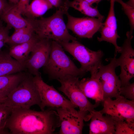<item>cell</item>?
Returning <instances> with one entry per match:
<instances>
[{
  "mask_svg": "<svg viewBox=\"0 0 134 134\" xmlns=\"http://www.w3.org/2000/svg\"><path fill=\"white\" fill-rule=\"evenodd\" d=\"M12 110L3 103H0V134H10L6 125Z\"/></svg>",
  "mask_w": 134,
  "mask_h": 134,
  "instance_id": "obj_25",
  "label": "cell"
},
{
  "mask_svg": "<svg viewBox=\"0 0 134 134\" xmlns=\"http://www.w3.org/2000/svg\"><path fill=\"white\" fill-rule=\"evenodd\" d=\"M59 116L60 134H82L84 120L87 115V112L79 110L78 114L74 115L66 109L58 107L53 108Z\"/></svg>",
  "mask_w": 134,
  "mask_h": 134,
  "instance_id": "obj_13",
  "label": "cell"
},
{
  "mask_svg": "<svg viewBox=\"0 0 134 134\" xmlns=\"http://www.w3.org/2000/svg\"><path fill=\"white\" fill-rule=\"evenodd\" d=\"M133 33L128 32L126 38L121 47V56L116 58L119 66L121 67L119 77L121 82V87L126 86L130 82L134 76V50L131 45L133 37Z\"/></svg>",
  "mask_w": 134,
  "mask_h": 134,
  "instance_id": "obj_10",
  "label": "cell"
},
{
  "mask_svg": "<svg viewBox=\"0 0 134 134\" xmlns=\"http://www.w3.org/2000/svg\"><path fill=\"white\" fill-rule=\"evenodd\" d=\"M53 7L48 0H33L24 15L28 18H35L43 15Z\"/></svg>",
  "mask_w": 134,
  "mask_h": 134,
  "instance_id": "obj_21",
  "label": "cell"
},
{
  "mask_svg": "<svg viewBox=\"0 0 134 134\" xmlns=\"http://www.w3.org/2000/svg\"><path fill=\"white\" fill-rule=\"evenodd\" d=\"M10 2L13 3L14 4H16L17 3L19 0H9Z\"/></svg>",
  "mask_w": 134,
  "mask_h": 134,
  "instance_id": "obj_36",
  "label": "cell"
},
{
  "mask_svg": "<svg viewBox=\"0 0 134 134\" xmlns=\"http://www.w3.org/2000/svg\"><path fill=\"white\" fill-rule=\"evenodd\" d=\"M45 67L50 77L57 80L68 76L79 77L86 73L76 66L61 45L53 40L49 59Z\"/></svg>",
  "mask_w": 134,
  "mask_h": 134,
  "instance_id": "obj_3",
  "label": "cell"
},
{
  "mask_svg": "<svg viewBox=\"0 0 134 134\" xmlns=\"http://www.w3.org/2000/svg\"><path fill=\"white\" fill-rule=\"evenodd\" d=\"M29 0H19L17 4V9L21 14L24 15L29 4Z\"/></svg>",
  "mask_w": 134,
  "mask_h": 134,
  "instance_id": "obj_29",
  "label": "cell"
},
{
  "mask_svg": "<svg viewBox=\"0 0 134 134\" xmlns=\"http://www.w3.org/2000/svg\"><path fill=\"white\" fill-rule=\"evenodd\" d=\"M110 6L109 12L105 21L103 23V25L117 30V21L114 10V4L115 0H110Z\"/></svg>",
  "mask_w": 134,
  "mask_h": 134,
  "instance_id": "obj_26",
  "label": "cell"
},
{
  "mask_svg": "<svg viewBox=\"0 0 134 134\" xmlns=\"http://www.w3.org/2000/svg\"><path fill=\"white\" fill-rule=\"evenodd\" d=\"M10 5L7 3L6 0H0V16Z\"/></svg>",
  "mask_w": 134,
  "mask_h": 134,
  "instance_id": "obj_31",
  "label": "cell"
},
{
  "mask_svg": "<svg viewBox=\"0 0 134 134\" xmlns=\"http://www.w3.org/2000/svg\"><path fill=\"white\" fill-rule=\"evenodd\" d=\"M24 65L9 53H0V76L13 74L23 70Z\"/></svg>",
  "mask_w": 134,
  "mask_h": 134,
  "instance_id": "obj_18",
  "label": "cell"
},
{
  "mask_svg": "<svg viewBox=\"0 0 134 134\" xmlns=\"http://www.w3.org/2000/svg\"><path fill=\"white\" fill-rule=\"evenodd\" d=\"M67 4L69 7H72L90 17L104 19V16L99 12L97 7L92 6L85 0H74L71 1L68 0Z\"/></svg>",
  "mask_w": 134,
  "mask_h": 134,
  "instance_id": "obj_22",
  "label": "cell"
},
{
  "mask_svg": "<svg viewBox=\"0 0 134 134\" xmlns=\"http://www.w3.org/2000/svg\"><path fill=\"white\" fill-rule=\"evenodd\" d=\"M116 56L110 59L107 65L101 64L95 73L102 87L104 100L108 98H116L120 95L121 82L115 72L116 68L119 66Z\"/></svg>",
  "mask_w": 134,
  "mask_h": 134,
  "instance_id": "obj_7",
  "label": "cell"
},
{
  "mask_svg": "<svg viewBox=\"0 0 134 134\" xmlns=\"http://www.w3.org/2000/svg\"><path fill=\"white\" fill-rule=\"evenodd\" d=\"M126 3L129 6L134 7V0H129Z\"/></svg>",
  "mask_w": 134,
  "mask_h": 134,
  "instance_id": "obj_34",
  "label": "cell"
},
{
  "mask_svg": "<svg viewBox=\"0 0 134 134\" xmlns=\"http://www.w3.org/2000/svg\"><path fill=\"white\" fill-rule=\"evenodd\" d=\"M10 28L8 26L0 29V41L6 40L9 36V30Z\"/></svg>",
  "mask_w": 134,
  "mask_h": 134,
  "instance_id": "obj_30",
  "label": "cell"
},
{
  "mask_svg": "<svg viewBox=\"0 0 134 134\" xmlns=\"http://www.w3.org/2000/svg\"><path fill=\"white\" fill-rule=\"evenodd\" d=\"M97 70L90 72V78L79 80V84L81 90L87 98L94 100L95 103L99 104L103 102L104 99L102 87L96 76Z\"/></svg>",
  "mask_w": 134,
  "mask_h": 134,
  "instance_id": "obj_15",
  "label": "cell"
},
{
  "mask_svg": "<svg viewBox=\"0 0 134 134\" xmlns=\"http://www.w3.org/2000/svg\"><path fill=\"white\" fill-rule=\"evenodd\" d=\"M112 117L114 123L115 134H134V125L129 123L124 120Z\"/></svg>",
  "mask_w": 134,
  "mask_h": 134,
  "instance_id": "obj_24",
  "label": "cell"
},
{
  "mask_svg": "<svg viewBox=\"0 0 134 134\" xmlns=\"http://www.w3.org/2000/svg\"><path fill=\"white\" fill-rule=\"evenodd\" d=\"M39 39L35 34L28 41L11 46L9 53L13 58L24 65Z\"/></svg>",
  "mask_w": 134,
  "mask_h": 134,
  "instance_id": "obj_16",
  "label": "cell"
},
{
  "mask_svg": "<svg viewBox=\"0 0 134 134\" xmlns=\"http://www.w3.org/2000/svg\"><path fill=\"white\" fill-rule=\"evenodd\" d=\"M120 95L130 100H134V83H131L121 87Z\"/></svg>",
  "mask_w": 134,
  "mask_h": 134,
  "instance_id": "obj_28",
  "label": "cell"
},
{
  "mask_svg": "<svg viewBox=\"0 0 134 134\" xmlns=\"http://www.w3.org/2000/svg\"><path fill=\"white\" fill-rule=\"evenodd\" d=\"M3 27L2 23L1 21H0V29Z\"/></svg>",
  "mask_w": 134,
  "mask_h": 134,
  "instance_id": "obj_38",
  "label": "cell"
},
{
  "mask_svg": "<svg viewBox=\"0 0 134 134\" xmlns=\"http://www.w3.org/2000/svg\"><path fill=\"white\" fill-rule=\"evenodd\" d=\"M35 34L33 27L29 24L25 27L15 30L13 34L6 40V43L11 46L22 43L29 40Z\"/></svg>",
  "mask_w": 134,
  "mask_h": 134,
  "instance_id": "obj_20",
  "label": "cell"
},
{
  "mask_svg": "<svg viewBox=\"0 0 134 134\" xmlns=\"http://www.w3.org/2000/svg\"><path fill=\"white\" fill-rule=\"evenodd\" d=\"M52 40L39 38L34 47L24 66L35 76L40 75L39 69L48 61Z\"/></svg>",
  "mask_w": 134,
  "mask_h": 134,
  "instance_id": "obj_12",
  "label": "cell"
},
{
  "mask_svg": "<svg viewBox=\"0 0 134 134\" xmlns=\"http://www.w3.org/2000/svg\"><path fill=\"white\" fill-rule=\"evenodd\" d=\"M17 4L10 5L0 16L7 26L10 28H13L15 30L25 27L30 24L27 20L23 18L18 11Z\"/></svg>",
  "mask_w": 134,
  "mask_h": 134,
  "instance_id": "obj_17",
  "label": "cell"
},
{
  "mask_svg": "<svg viewBox=\"0 0 134 134\" xmlns=\"http://www.w3.org/2000/svg\"><path fill=\"white\" fill-rule=\"evenodd\" d=\"M53 6L58 8L63 6L67 0H48Z\"/></svg>",
  "mask_w": 134,
  "mask_h": 134,
  "instance_id": "obj_32",
  "label": "cell"
},
{
  "mask_svg": "<svg viewBox=\"0 0 134 134\" xmlns=\"http://www.w3.org/2000/svg\"><path fill=\"white\" fill-rule=\"evenodd\" d=\"M25 77L21 74L0 76V96H7Z\"/></svg>",
  "mask_w": 134,
  "mask_h": 134,
  "instance_id": "obj_19",
  "label": "cell"
},
{
  "mask_svg": "<svg viewBox=\"0 0 134 134\" xmlns=\"http://www.w3.org/2000/svg\"><path fill=\"white\" fill-rule=\"evenodd\" d=\"M60 44L79 62L81 65L80 68L85 73L97 70L102 63L103 53L101 50H92L77 39Z\"/></svg>",
  "mask_w": 134,
  "mask_h": 134,
  "instance_id": "obj_6",
  "label": "cell"
},
{
  "mask_svg": "<svg viewBox=\"0 0 134 134\" xmlns=\"http://www.w3.org/2000/svg\"><path fill=\"white\" fill-rule=\"evenodd\" d=\"M5 43V40L0 41V50Z\"/></svg>",
  "mask_w": 134,
  "mask_h": 134,
  "instance_id": "obj_35",
  "label": "cell"
},
{
  "mask_svg": "<svg viewBox=\"0 0 134 134\" xmlns=\"http://www.w3.org/2000/svg\"><path fill=\"white\" fill-rule=\"evenodd\" d=\"M79 78L68 76L58 80L61 84L58 88L74 105L78 107L79 110L89 112L88 115L93 113L96 110L95 108L99 103L93 104L88 99L81 89L79 84Z\"/></svg>",
  "mask_w": 134,
  "mask_h": 134,
  "instance_id": "obj_8",
  "label": "cell"
},
{
  "mask_svg": "<svg viewBox=\"0 0 134 134\" xmlns=\"http://www.w3.org/2000/svg\"></svg>",
  "mask_w": 134,
  "mask_h": 134,
  "instance_id": "obj_39",
  "label": "cell"
},
{
  "mask_svg": "<svg viewBox=\"0 0 134 134\" xmlns=\"http://www.w3.org/2000/svg\"><path fill=\"white\" fill-rule=\"evenodd\" d=\"M66 15L67 18V29L80 38H92L102 26L103 20L102 19L92 17H76L68 12Z\"/></svg>",
  "mask_w": 134,
  "mask_h": 134,
  "instance_id": "obj_11",
  "label": "cell"
},
{
  "mask_svg": "<svg viewBox=\"0 0 134 134\" xmlns=\"http://www.w3.org/2000/svg\"><path fill=\"white\" fill-rule=\"evenodd\" d=\"M60 126L57 111L50 107L40 111L12 109L6 127L11 134H52Z\"/></svg>",
  "mask_w": 134,
  "mask_h": 134,
  "instance_id": "obj_1",
  "label": "cell"
},
{
  "mask_svg": "<svg viewBox=\"0 0 134 134\" xmlns=\"http://www.w3.org/2000/svg\"><path fill=\"white\" fill-rule=\"evenodd\" d=\"M2 103L12 109H29L35 105L40 107V99L33 77L25 76Z\"/></svg>",
  "mask_w": 134,
  "mask_h": 134,
  "instance_id": "obj_4",
  "label": "cell"
},
{
  "mask_svg": "<svg viewBox=\"0 0 134 134\" xmlns=\"http://www.w3.org/2000/svg\"><path fill=\"white\" fill-rule=\"evenodd\" d=\"M87 1L92 6L93 4L94 3H96L98 4L101 1L103 0H85Z\"/></svg>",
  "mask_w": 134,
  "mask_h": 134,
  "instance_id": "obj_33",
  "label": "cell"
},
{
  "mask_svg": "<svg viewBox=\"0 0 134 134\" xmlns=\"http://www.w3.org/2000/svg\"><path fill=\"white\" fill-rule=\"evenodd\" d=\"M6 97H3L0 96V103H3Z\"/></svg>",
  "mask_w": 134,
  "mask_h": 134,
  "instance_id": "obj_37",
  "label": "cell"
},
{
  "mask_svg": "<svg viewBox=\"0 0 134 134\" xmlns=\"http://www.w3.org/2000/svg\"><path fill=\"white\" fill-rule=\"evenodd\" d=\"M33 79L40 99V108L41 110H44L46 107H62L67 109L74 115L77 114L78 111L75 109L77 107L60 93L52 86L45 83L40 75L35 76L33 77Z\"/></svg>",
  "mask_w": 134,
  "mask_h": 134,
  "instance_id": "obj_5",
  "label": "cell"
},
{
  "mask_svg": "<svg viewBox=\"0 0 134 134\" xmlns=\"http://www.w3.org/2000/svg\"><path fill=\"white\" fill-rule=\"evenodd\" d=\"M115 100L108 98L104 100L103 109L99 111L113 118L124 120L134 125V100L120 95Z\"/></svg>",
  "mask_w": 134,
  "mask_h": 134,
  "instance_id": "obj_9",
  "label": "cell"
},
{
  "mask_svg": "<svg viewBox=\"0 0 134 134\" xmlns=\"http://www.w3.org/2000/svg\"><path fill=\"white\" fill-rule=\"evenodd\" d=\"M85 119H91L89 125V134H115L114 123L112 117L106 114L103 115L99 111H95L87 116Z\"/></svg>",
  "mask_w": 134,
  "mask_h": 134,
  "instance_id": "obj_14",
  "label": "cell"
},
{
  "mask_svg": "<svg viewBox=\"0 0 134 134\" xmlns=\"http://www.w3.org/2000/svg\"><path fill=\"white\" fill-rule=\"evenodd\" d=\"M69 8L66 4L61 6L51 16L39 19H27L39 38L55 41L59 43L77 39L68 32L63 18Z\"/></svg>",
  "mask_w": 134,
  "mask_h": 134,
  "instance_id": "obj_2",
  "label": "cell"
},
{
  "mask_svg": "<svg viewBox=\"0 0 134 134\" xmlns=\"http://www.w3.org/2000/svg\"><path fill=\"white\" fill-rule=\"evenodd\" d=\"M115 1L118 2L121 5L122 9L129 20L131 27L130 31L133 33L134 29V7L128 5L122 0H115Z\"/></svg>",
  "mask_w": 134,
  "mask_h": 134,
  "instance_id": "obj_27",
  "label": "cell"
},
{
  "mask_svg": "<svg viewBox=\"0 0 134 134\" xmlns=\"http://www.w3.org/2000/svg\"><path fill=\"white\" fill-rule=\"evenodd\" d=\"M100 30L101 36L97 37L98 41H106L113 44L115 48L114 56H116L117 53H120L121 50V47L119 46L117 42V38L120 37L117 34V30L103 25Z\"/></svg>",
  "mask_w": 134,
  "mask_h": 134,
  "instance_id": "obj_23",
  "label": "cell"
}]
</instances>
